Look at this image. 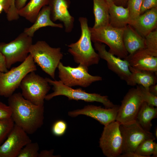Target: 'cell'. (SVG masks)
<instances>
[{
    "mask_svg": "<svg viewBox=\"0 0 157 157\" xmlns=\"http://www.w3.org/2000/svg\"><path fill=\"white\" fill-rule=\"evenodd\" d=\"M50 85L53 86V91L47 94L45 98L46 100H49L53 97L63 95L67 97L69 100H81L86 102H97L102 104L106 108H111L115 105L114 104L106 95H101L96 93H89L83 90L81 88L74 89L71 87L63 84L61 81H53L46 78Z\"/></svg>",
    "mask_w": 157,
    "mask_h": 157,
    "instance_id": "obj_5",
    "label": "cell"
},
{
    "mask_svg": "<svg viewBox=\"0 0 157 157\" xmlns=\"http://www.w3.org/2000/svg\"><path fill=\"white\" fill-rule=\"evenodd\" d=\"M46 78L35 71L28 74L22 80L19 87L25 99L36 105H44V100L50 87Z\"/></svg>",
    "mask_w": 157,
    "mask_h": 157,
    "instance_id": "obj_7",
    "label": "cell"
},
{
    "mask_svg": "<svg viewBox=\"0 0 157 157\" xmlns=\"http://www.w3.org/2000/svg\"><path fill=\"white\" fill-rule=\"evenodd\" d=\"M143 1L128 0V1L126 7L128 8L129 12L130 22L136 19L140 15V9Z\"/></svg>",
    "mask_w": 157,
    "mask_h": 157,
    "instance_id": "obj_31",
    "label": "cell"
},
{
    "mask_svg": "<svg viewBox=\"0 0 157 157\" xmlns=\"http://www.w3.org/2000/svg\"><path fill=\"white\" fill-rule=\"evenodd\" d=\"M78 21L81 30V36L76 42L68 45V51L73 56L75 63L88 68L92 65L98 64L100 58L92 44L87 19L80 17Z\"/></svg>",
    "mask_w": 157,
    "mask_h": 157,
    "instance_id": "obj_2",
    "label": "cell"
},
{
    "mask_svg": "<svg viewBox=\"0 0 157 157\" xmlns=\"http://www.w3.org/2000/svg\"><path fill=\"white\" fill-rule=\"evenodd\" d=\"M109 6L113 3V0H105Z\"/></svg>",
    "mask_w": 157,
    "mask_h": 157,
    "instance_id": "obj_43",
    "label": "cell"
},
{
    "mask_svg": "<svg viewBox=\"0 0 157 157\" xmlns=\"http://www.w3.org/2000/svg\"><path fill=\"white\" fill-rule=\"evenodd\" d=\"M49 1V0H30L18 10L19 15L33 23L40 10L44 6L48 5Z\"/></svg>",
    "mask_w": 157,
    "mask_h": 157,
    "instance_id": "obj_25",
    "label": "cell"
},
{
    "mask_svg": "<svg viewBox=\"0 0 157 157\" xmlns=\"http://www.w3.org/2000/svg\"><path fill=\"white\" fill-rule=\"evenodd\" d=\"M14 0L15 1V0Z\"/></svg>",
    "mask_w": 157,
    "mask_h": 157,
    "instance_id": "obj_46",
    "label": "cell"
},
{
    "mask_svg": "<svg viewBox=\"0 0 157 157\" xmlns=\"http://www.w3.org/2000/svg\"><path fill=\"white\" fill-rule=\"evenodd\" d=\"M124 59L135 68L157 72V57L152 55L145 48L129 54Z\"/></svg>",
    "mask_w": 157,
    "mask_h": 157,
    "instance_id": "obj_17",
    "label": "cell"
},
{
    "mask_svg": "<svg viewBox=\"0 0 157 157\" xmlns=\"http://www.w3.org/2000/svg\"><path fill=\"white\" fill-rule=\"evenodd\" d=\"M154 140L149 139L143 141L138 145L135 152L142 157H151L157 144Z\"/></svg>",
    "mask_w": 157,
    "mask_h": 157,
    "instance_id": "obj_26",
    "label": "cell"
},
{
    "mask_svg": "<svg viewBox=\"0 0 157 157\" xmlns=\"http://www.w3.org/2000/svg\"><path fill=\"white\" fill-rule=\"evenodd\" d=\"M152 157H157V144L155 145L153 153L152 154Z\"/></svg>",
    "mask_w": 157,
    "mask_h": 157,
    "instance_id": "obj_42",
    "label": "cell"
},
{
    "mask_svg": "<svg viewBox=\"0 0 157 157\" xmlns=\"http://www.w3.org/2000/svg\"><path fill=\"white\" fill-rule=\"evenodd\" d=\"M67 128L66 123L64 121L59 120L56 122L52 128L53 134L57 136H61L65 133Z\"/></svg>",
    "mask_w": 157,
    "mask_h": 157,
    "instance_id": "obj_33",
    "label": "cell"
},
{
    "mask_svg": "<svg viewBox=\"0 0 157 157\" xmlns=\"http://www.w3.org/2000/svg\"><path fill=\"white\" fill-rule=\"evenodd\" d=\"M124 28L114 27L109 24L97 28L90 27L91 41L104 43L109 48V52L122 59H125L129 53L123 41Z\"/></svg>",
    "mask_w": 157,
    "mask_h": 157,
    "instance_id": "obj_4",
    "label": "cell"
},
{
    "mask_svg": "<svg viewBox=\"0 0 157 157\" xmlns=\"http://www.w3.org/2000/svg\"><path fill=\"white\" fill-rule=\"evenodd\" d=\"M6 63L5 58L0 51V72H5L8 70Z\"/></svg>",
    "mask_w": 157,
    "mask_h": 157,
    "instance_id": "obj_36",
    "label": "cell"
},
{
    "mask_svg": "<svg viewBox=\"0 0 157 157\" xmlns=\"http://www.w3.org/2000/svg\"><path fill=\"white\" fill-rule=\"evenodd\" d=\"M53 150H42L39 153L38 157H55L53 155Z\"/></svg>",
    "mask_w": 157,
    "mask_h": 157,
    "instance_id": "obj_37",
    "label": "cell"
},
{
    "mask_svg": "<svg viewBox=\"0 0 157 157\" xmlns=\"http://www.w3.org/2000/svg\"><path fill=\"white\" fill-rule=\"evenodd\" d=\"M130 21L128 8L113 3L109 6V24L118 28H124Z\"/></svg>",
    "mask_w": 157,
    "mask_h": 157,
    "instance_id": "obj_22",
    "label": "cell"
},
{
    "mask_svg": "<svg viewBox=\"0 0 157 157\" xmlns=\"http://www.w3.org/2000/svg\"><path fill=\"white\" fill-rule=\"evenodd\" d=\"M33 58L29 54L19 65L5 72H0V96L8 98L19 86L25 76L36 70Z\"/></svg>",
    "mask_w": 157,
    "mask_h": 157,
    "instance_id": "obj_6",
    "label": "cell"
},
{
    "mask_svg": "<svg viewBox=\"0 0 157 157\" xmlns=\"http://www.w3.org/2000/svg\"><path fill=\"white\" fill-rule=\"evenodd\" d=\"M119 129L122 139V154L135 152L138 145L143 141L155 139L151 133L144 129L136 120L120 124Z\"/></svg>",
    "mask_w": 157,
    "mask_h": 157,
    "instance_id": "obj_11",
    "label": "cell"
},
{
    "mask_svg": "<svg viewBox=\"0 0 157 157\" xmlns=\"http://www.w3.org/2000/svg\"><path fill=\"white\" fill-rule=\"evenodd\" d=\"M123 39L124 47L129 54L145 48L144 38L129 24L124 28Z\"/></svg>",
    "mask_w": 157,
    "mask_h": 157,
    "instance_id": "obj_21",
    "label": "cell"
},
{
    "mask_svg": "<svg viewBox=\"0 0 157 157\" xmlns=\"http://www.w3.org/2000/svg\"><path fill=\"white\" fill-rule=\"evenodd\" d=\"M14 124L11 117L0 120V146L6 139Z\"/></svg>",
    "mask_w": 157,
    "mask_h": 157,
    "instance_id": "obj_29",
    "label": "cell"
},
{
    "mask_svg": "<svg viewBox=\"0 0 157 157\" xmlns=\"http://www.w3.org/2000/svg\"><path fill=\"white\" fill-rule=\"evenodd\" d=\"M119 157H142L135 152H129L121 154Z\"/></svg>",
    "mask_w": 157,
    "mask_h": 157,
    "instance_id": "obj_39",
    "label": "cell"
},
{
    "mask_svg": "<svg viewBox=\"0 0 157 157\" xmlns=\"http://www.w3.org/2000/svg\"><path fill=\"white\" fill-rule=\"evenodd\" d=\"M145 48L152 55L157 57V28L144 38Z\"/></svg>",
    "mask_w": 157,
    "mask_h": 157,
    "instance_id": "obj_28",
    "label": "cell"
},
{
    "mask_svg": "<svg viewBox=\"0 0 157 157\" xmlns=\"http://www.w3.org/2000/svg\"><path fill=\"white\" fill-rule=\"evenodd\" d=\"M121 102L116 121L122 124L135 120L144 102L138 87L129 89Z\"/></svg>",
    "mask_w": 157,
    "mask_h": 157,
    "instance_id": "obj_12",
    "label": "cell"
},
{
    "mask_svg": "<svg viewBox=\"0 0 157 157\" xmlns=\"http://www.w3.org/2000/svg\"><path fill=\"white\" fill-rule=\"evenodd\" d=\"M94 46L100 58L107 62L109 69L116 74L121 79L126 81L131 74L127 61L107 51L106 46L103 43L94 42Z\"/></svg>",
    "mask_w": 157,
    "mask_h": 157,
    "instance_id": "obj_15",
    "label": "cell"
},
{
    "mask_svg": "<svg viewBox=\"0 0 157 157\" xmlns=\"http://www.w3.org/2000/svg\"><path fill=\"white\" fill-rule=\"evenodd\" d=\"M128 0H113V3L118 6H122L124 7L127 6V3Z\"/></svg>",
    "mask_w": 157,
    "mask_h": 157,
    "instance_id": "obj_40",
    "label": "cell"
},
{
    "mask_svg": "<svg viewBox=\"0 0 157 157\" xmlns=\"http://www.w3.org/2000/svg\"><path fill=\"white\" fill-rule=\"evenodd\" d=\"M32 44V38L24 32L9 43H0V51L5 58L7 68L10 69L17 62H23L28 57Z\"/></svg>",
    "mask_w": 157,
    "mask_h": 157,
    "instance_id": "obj_8",
    "label": "cell"
},
{
    "mask_svg": "<svg viewBox=\"0 0 157 157\" xmlns=\"http://www.w3.org/2000/svg\"><path fill=\"white\" fill-rule=\"evenodd\" d=\"M0 4L3 7V10L7 14V18L9 21L18 19V10L15 6L14 0H0Z\"/></svg>",
    "mask_w": 157,
    "mask_h": 157,
    "instance_id": "obj_27",
    "label": "cell"
},
{
    "mask_svg": "<svg viewBox=\"0 0 157 157\" xmlns=\"http://www.w3.org/2000/svg\"><path fill=\"white\" fill-rule=\"evenodd\" d=\"M3 10V8L2 5L0 4V14L1 13Z\"/></svg>",
    "mask_w": 157,
    "mask_h": 157,
    "instance_id": "obj_44",
    "label": "cell"
},
{
    "mask_svg": "<svg viewBox=\"0 0 157 157\" xmlns=\"http://www.w3.org/2000/svg\"><path fill=\"white\" fill-rule=\"evenodd\" d=\"M95 21L92 27L97 28L109 24V6L105 0H93Z\"/></svg>",
    "mask_w": 157,
    "mask_h": 157,
    "instance_id": "obj_24",
    "label": "cell"
},
{
    "mask_svg": "<svg viewBox=\"0 0 157 157\" xmlns=\"http://www.w3.org/2000/svg\"><path fill=\"white\" fill-rule=\"evenodd\" d=\"M39 149L38 143L31 142L21 150L17 157H38Z\"/></svg>",
    "mask_w": 157,
    "mask_h": 157,
    "instance_id": "obj_30",
    "label": "cell"
},
{
    "mask_svg": "<svg viewBox=\"0 0 157 157\" xmlns=\"http://www.w3.org/2000/svg\"><path fill=\"white\" fill-rule=\"evenodd\" d=\"M57 68L60 81L65 85L70 87L79 86L86 88L94 82L102 80L100 76L90 74L88 72V68L81 65L72 67L65 66L60 62Z\"/></svg>",
    "mask_w": 157,
    "mask_h": 157,
    "instance_id": "obj_9",
    "label": "cell"
},
{
    "mask_svg": "<svg viewBox=\"0 0 157 157\" xmlns=\"http://www.w3.org/2000/svg\"><path fill=\"white\" fill-rule=\"evenodd\" d=\"M131 74L126 81L130 86L141 85L149 89L151 85L156 84L157 72L138 69L129 66Z\"/></svg>",
    "mask_w": 157,
    "mask_h": 157,
    "instance_id": "obj_19",
    "label": "cell"
},
{
    "mask_svg": "<svg viewBox=\"0 0 157 157\" xmlns=\"http://www.w3.org/2000/svg\"><path fill=\"white\" fill-rule=\"evenodd\" d=\"M12 113L10 107L8 105L0 101V120L11 118Z\"/></svg>",
    "mask_w": 157,
    "mask_h": 157,
    "instance_id": "obj_34",
    "label": "cell"
},
{
    "mask_svg": "<svg viewBox=\"0 0 157 157\" xmlns=\"http://www.w3.org/2000/svg\"><path fill=\"white\" fill-rule=\"evenodd\" d=\"M155 137L157 138V128H156L155 131Z\"/></svg>",
    "mask_w": 157,
    "mask_h": 157,
    "instance_id": "obj_45",
    "label": "cell"
},
{
    "mask_svg": "<svg viewBox=\"0 0 157 157\" xmlns=\"http://www.w3.org/2000/svg\"><path fill=\"white\" fill-rule=\"evenodd\" d=\"M28 0H15V6L17 9L19 10L26 5Z\"/></svg>",
    "mask_w": 157,
    "mask_h": 157,
    "instance_id": "obj_38",
    "label": "cell"
},
{
    "mask_svg": "<svg viewBox=\"0 0 157 157\" xmlns=\"http://www.w3.org/2000/svg\"><path fill=\"white\" fill-rule=\"evenodd\" d=\"M33 23L30 27L25 28L23 31L32 38L35 32L40 28L48 26L60 28L63 27L62 24L55 23L51 20L50 9L48 5L45 6L42 8Z\"/></svg>",
    "mask_w": 157,
    "mask_h": 157,
    "instance_id": "obj_20",
    "label": "cell"
},
{
    "mask_svg": "<svg viewBox=\"0 0 157 157\" xmlns=\"http://www.w3.org/2000/svg\"><path fill=\"white\" fill-rule=\"evenodd\" d=\"M157 117V108L143 102L138 113L135 120L146 130L150 131L151 121Z\"/></svg>",
    "mask_w": 157,
    "mask_h": 157,
    "instance_id": "obj_23",
    "label": "cell"
},
{
    "mask_svg": "<svg viewBox=\"0 0 157 157\" xmlns=\"http://www.w3.org/2000/svg\"><path fill=\"white\" fill-rule=\"evenodd\" d=\"M29 53L35 63L55 79L56 70L63 57L61 48L52 47L45 41H38L31 45Z\"/></svg>",
    "mask_w": 157,
    "mask_h": 157,
    "instance_id": "obj_3",
    "label": "cell"
},
{
    "mask_svg": "<svg viewBox=\"0 0 157 157\" xmlns=\"http://www.w3.org/2000/svg\"><path fill=\"white\" fill-rule=\"evenodd\" d=\"M144 38L157 28V7L152 8L140 15L129 24Z\"/></svg>",
    "mask_w": 157,
    "mask_h": 157,
    "instance_id": "obj_18",
    "label": "cell"
},
{
    "mask_svg": "<svg viewBox=\"0 0 157 157\" xmlns=\"http://www.w3.org/2000/svg\"><path fill=\"white\" fill-rule=\"evenodd\" d=\"M119 125L115 120L104 126L99 145L104 155L107 157H119L122 154V139Z\"/></svg>",
    "mask_w": 157,
    "mask_h": 157,
    "instance_id": "obj_10",
    "label": "cell"
},
{
    "mask_svg": "<svg viewBox=\"0 0 157 157\" xmlns=\"http://www.w3.org/2000/svg\"><path fill=\"white\" fill-rule=\"evenodd\" d=\"M138 88L144 102L149 104L157 107V96L149 92L147 89L141 85H136Z\"/></svg>",
    "mask_w": 157,
    "mask_h": 157,
    "instance_id": "obj_32",
    "label": "cell"
},
{
    "mask_svg": "<svg viewBox=\"0 0 157 157\" xmlns=\"http://www.w3.org/2000/svg\"><path fill=\"white\" fill-rule=\"evenodd\" d=\"M28 134L15 124L0 146V157H17L21 150L32 142Z\"/></svg>",
    "mask_w": 157,
    "mask_h": 157,
    "instance_id": "obj_13",
    "label": "cell"
},
{
    "mask_svg": "<svg viewBox=\"0 0 157 157\" xmlns=\"http://www.w3.org/2000/svg\"><path fill=\"white\" fill-rule=\"evenodd\" d=\"M157 7V0H143L141 6L140 15L152 8Z\"/></svg>",
    "mask_w": 157,
    "mask_h": 157,
    "instance_id": "obj_35",
    "label": "cell"
},
{
    "mask_svg": "<svg viewBox=\"0 0 157 157\" xmlns=\"http://www.w3.org/2000/svg\"><path fill=\"white\" fill-rule=\"evenodd\" d=\"M119 105H115L113 107L105 108L101 106L88 105L83 108L68 113L69 116L75 117L80 115H84L90 117L106 126L116 120Z\"/></svg>",
    "mask_w": 157,
    "mask_h": 157,
    "instance_id": "obj_14",
    "label": "cell"
},
{
    "mask_svg": "<svg viewBox=\"0 0 157 157\" xmlns=\"http://www.w3.org/2000/svg\"><path fill=\"white\" fill-rule=\"evenodd\" d=\"M14 124L28 134L34 133L44 123V105H36L25 99L21 93H13L8 98Z\"/></svg>",
    "mask_w": 157,
    "mask_h": 157,
    "instance_id": "obj_1",
    "label": "cell"
},
{
    "mask_svg": "<svg viewBox=\"0 0 157 157\" xmlns=\"http://www.w3.org/2000/svg\"><path fill=\"white\" fill-rule=\"evenodd\" d=\"M148 89L151 93L157 96V85L156 84L150 86Z\"/></svg>",
    "mask_w": 157,
    "mask_h": 157,
    "instance_id": "obj_41",
    "label": "cell"
},
{
    "mask_svg": "<svg viewBox=\"0 0 157 157\" xmlns=\"http://www.w3.org/2000/svg\"><path fill=\"white\" fill-rule=\"evenodd\" d=\"M69 0H49L48 5L50 11L51 20L53 22L58 20L63 23L65 31L71 32L74 27V19L68 10Z\"/></svg>",
    "mask_w": 157,
    "mask_h": 157,
    "instance_id": "obj_16",
    "label": "cell"
}]
</instances>
